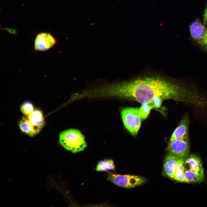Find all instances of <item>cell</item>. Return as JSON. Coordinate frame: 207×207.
Masks as SVG:
<instances>
[{
    "label": "cell",
    "mask_w": 207,
    "mask_h": 207,
    "mask_svg": "<svg viewBox=\"0 0 207 207\" xmlns=\"http://www.w3.org/2000/svg\"><path fill=\"white\" fill-rule=\"evenodd\" d=\"M121 114L126 128L132 135H136L140 129L141 120L139 113V108H124L121 110Z\"/></svg>",
    "instance_id": "277c9868"
},
{
    "label": "cell",
    "mask_w": 207,
    "mask_h": 207,
    "mask_svg": "<svg viewBox=\"0 0 207 207\" xmlns=\"http://www.w3.org/2000/svg\"><path fill=\"white\" fill-rule=\"evenodd\" d=\"M185 166H187V168L195 169L202 168V164L200 158L197 156L193 154H189L185 159Z\"/></svg>",
    "instance_id": "4fadbf2b"
},
{
    "label": "cell",
    "mask_w": 207,
    "mask_h": 207,
    "mask_svg": "<svg viewBox=\"0 0 207 207\" xmlns=\"http://www.w3.org/2000/svg\"><path fill=\"white\" fill-rule=\"evenodd\" d=\"M115 168V165L112 160L104 159L98 162L96 170L97 171L105 172L109 170H114Z\"/></svg>",
    "instance_id": "5bb4252c"
},
{
    "label": "cell",
    "mask_w": 207,
    "mask_h": 207,
    "mask_svg": "<svg viewBox=\"0 0 207 207\" xmlns=\"http://www.w3.org/2000/svg\"><path fill=\"white\" fill-rule=\"evenodd\" d=\"M167 150L169 154L185 159L189 154V140L177 139L169 141Z\"/></svg>",
    "instance_id": "8992f818"
},
{
    "label": "cell",
    "mask_w": 207,
    "mask_h": 207,
    "mask_svg": "<svg viewBox=\"0 0 207 207\" xmlns=\"http://www.w3.org/2000/svg\"><path fill=\"white\" fill-rule=\"evenodd\" d=\"M57 43L55 38L51 33L47 32H40L37 34L34 41V50L44 51L52 48Z\"/></svg>",
    "instance_id": "52a82bcc"
},
{
    "label": "cell",
    "mask_w": 207,
    "mask_h": 207,
    "mask_svg": "<svg viewBox=\"0 0 207 207\" xmlns=\"http://www.w3.org/2000/svg\"><path fill=\"white\" fill-rule=\"evenodd\" d=\"M59 139L65 149L73 153L83 151L87 147L84 136L77 129H70L62 132Z\"/></svg>",
    "instance_id": "7a4b0ae2"
},
{
    "label": "cell",
    "mask_w": 207,
    "mask_h": 207,
    "mask_svg": "<svg viewBox=\"0 0 207 207\" xmlns=\"http://www.w3.org/2000/svg\"><path fill=\"white\" fill-rule=\"evenodd\" d=\"M192 38L199 45L207 49V28L198 21L193 22L190 27Z\"/></svg>",
    "instance_id": "ba28073f"
},
{
    "label": "cell",
    "mask_w": 207,
    "mask_h": 207,
    "mask_svg": "<svg viewBox=\"0 0 207 207\" xmlns=\"http://www.w3.org/2000/svg\"><path fill=\"white\" fill-rule=\"evenodd\" d=\"M139 108V113L141 120L145 119L148 116L151 110L153 108L150 103H143Z\"/></svg>",
    "instance_id": "9a60e30c"
},
{
    "label": "cell",
    "mask_w": 207,
    "mask_h": 207,
    "mask_svg": "<svg viewBox=\"0 0 207 207\" xmlns=\"http://www.w3.org/2000/svg\"><path fill=\"white\" fill-rule=\"evenodd\" d=\"M100 97L132 100L150 103L154 97L191 102L193 93L187 88L159 77H147L110 85L99 88Z\"/></svg>",
    "instance_id": "6da1fadb"
},
{
    "label": "cell",
    "mask_w": 207,
    "mask_h": 207,
    "mask_svg": "<svg viewBox=\"0 0 207 207\" xmlns=\"http://www.w3.org/2000/svg\"><path fill=\"white\" fill-rule=\"evenodd\" d=\"M184 162L185 159L179 158L177 164L174 179L178 181L186 183Z\"/></svg>",
    "instance_id": "7c38bea8"
},
{
    "label": "cell",
    "mask_w": 207,
    "mask_h": 207,
    "mask_svg": "<svg viewBox=\"0 0 207 207\" xmlns=\"http://www.w3.org/2000/svg\"><path fill=\"white\" fill-rule=\"evenodd\" d=\"M203 21L205 23H207V4L206 6L203 15Z\"/></svg>",
    "instance_id": "ac0fdd59"
},
{
    "label": "cell",
    "mask_w": 207,
    "mask_h": 207,
    "mask_svg": "<svg viewBox=\"0 0 207 207\" xmlns=\"http://www.w3.org/2000/svg\"><path fill=\"white\" fill-rule=\"evenodd\" d=\"M107 180L117 186L126 188H133L146 181L144 178L140 176L120 175L111 172L108 174Z\"/></svg>",
    "instance_id": "5b68a950"
},
{
    "label": "cell",
    "mask_w": 207,
    "mask_h": 207,
    "mask_svg": "<svg viewBox=\"0 0 207 207\" xmlns=\"http://www.w3.org/2000/svg\"><path fill=\"white\" fill-rule=\"evenodd\" d=\"M20 109L22 113L25 116L30 115L34 110L33 104L28 101H24L22 103Z\"/></svg>",
    "instance_id": "2e32d148"
},
{
    "label": "cell",
    "mask_w": 207,
    "mask_h": 207,
    "mask_svg": "<svg viewBox=\"0 0 207 207\" xmlns=\"http://www.w3.org/2000/svg\"><path fill=\"white\" fill-rule=\"evenodd\" d=\"M179 158L169 154L165 159L164 164V171L166 175L172 179H174L177 164Z\"/></svg>",
    "instance_id": "30bf717a"
},
{
    "label": "cell",
    "mask_w": 207,
    "mask_h": 207,
    "mask_svg": "<svg viewBox=\"0 0 207 207\" xmlns=\"http://www.w3.org/2000/svg\"><path fill=\"white\" fill-rule=\"evenodd\" d=\"M164 99L160 97H156L154 98L150 103L153 108H159L161 106Z\"/></svg>",
    "instance_id": "e0dca14e"
},
{
    "label": "cell",
    "mask_w": 207,
    "mask_h": 207,
    "mask_svg": "<svg viewBox=\"0 0 207 207\" xmlns=\"http://www.w3.org/2000/svg\"><path fill=\"white\" fill-rule=\"evenodd\" d=\"M185 174L186 183H200L204 179L203 168L198 169L185 168Z\"/></svg>",
    "instance_id": "8fae6325"
},
{
    "label": "cell",
    "mask_w": 207,
    "mask_h": 207,
    "mask_svg": "<svg viewBox=\"0 0 207 207\" xmlns=\"http://www.w3.org/2000/svg\"><path fill=\"white\" fill-rule=\"evenodd\" d=\"M44 124L43 113L38 109L34 110L30 115L23 117L18 123L19 127L22 131L31 137L38 134Z\"/></svg>",
    "instance_id": "3957f363"
},
{
    "label": "cell",
    "mask_w": 207,
    "mask_h": 207,
    "mask_svg": "<svg viewBox=\"0 0 207 207\" xmlns=\"http://www.w3.org/2000/svg\"><path fill=\"white\" fill-rule=\"evenodd\" d=\"M189 122L188 116L186 114L184 115L172 133L170 141L177 139L189 140L188 129Z\"/></svg>",
    "instance_id": "9c48e42d"
}]
</instances>
